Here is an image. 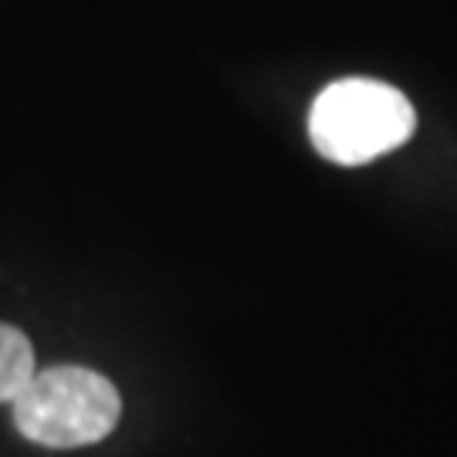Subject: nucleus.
<instances>
[{"mask_svg": "<svg viewBox=\"0 0 457 457\" xmlns=\"http://www.w3.org/2000/svg\"><path fill=\"white\" fill-rule=\"evenodd\" d=\"M417 126L410 98L376 79H343L319 92L309 136L319 156L339 166H362L403 146Z\"/></svg>", "mask_w": 457, "mask_h": 457, "instance_id": "nucleus-1", "label": "nucleus"}, {"mask_svg": "<svg viewBox=\"0 0 457 457\" xmlns=\"http://www.w3.org/2000/svg\"><path fill=\"white\" fill-rule=\"evenodd\" d=\"M14 424L28 441L54 451L88 447L112 434L122 413L115 386L85 366L34 370L14 400Z\"/></svg>", "mask_w": 457, "mask_h": 457, "instance_id": "nucleus-2", "label": "nucleus"}, {"mask_svg": "<svg viewBox=\"0 0 457 457\" xmlns=\"http://www.w3.org/2000/svg\"><path fill=\"white\" fill-rule=\"evenodd\" d=\"M34 376V349L24 332L0 326V403H11Z\"/></svg>", "mask_w": 457, "mask_h": 457, "instance_id": "nucleus-3", "label": "nucleus"}]
</instances>
